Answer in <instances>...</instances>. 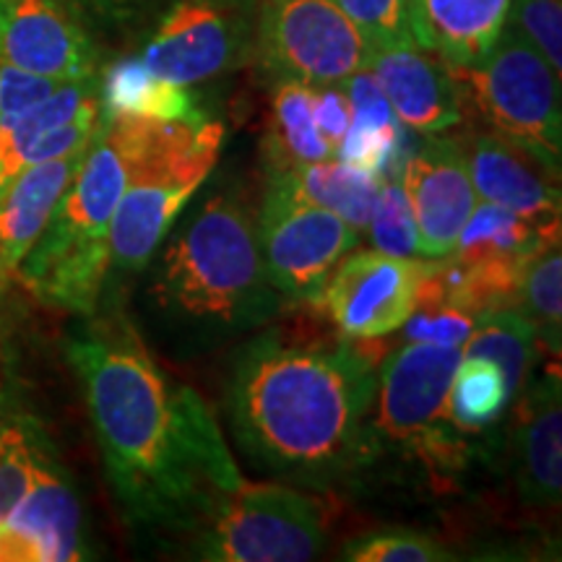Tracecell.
Masks as SVG:
<instances>
[{
	"instance_id": "6da1fadb",
	"label": "cell",
	"mask_w": 562,
	"mask_h": 562,
	"mask_svg": "<svg viewBox=\"0 0 562 562\" xmlns=\"http://www.w3.org/2000/svg\"><path fill=\"white\" fill-rule=\"evenodd\" d=\"M66 355L128 524L191 537L245 480L214 412L161 370L125 318L91 323Z\"/></svg>"
},
{
	"instance_id": "7a4b0ae2",
	"label": "cell",
	"mask_w": 562,
	"mask_h": 562,
	"mask_svg": "<svg viewBox=\"0 0 562 562\" xmlns=\"http://www.w3.org/2000/svg\"><path fill=\"white\" fill-rule=\"evenodd\" d=\"M378 357L362 344L263 336L240 351L227 385L237 446L279 480L334 487L370 463Z\"/></svg>"
},
{
	"instance_id": "3957f363",
	"label": "cell",
	"mask_w": 562,
	"mask_h": 562,
	"mask_svg": "<svg viewBox=\"0 0 562 562\" xmlns=\"http://www.w3.org/2000/svg\"><path fill=\"white\" fill-rule=\"evenodd\" d=\"M151 117L102 115L87 157L16 277L34 297L91 315L110 273V224L149 136Z\"/></svg>"
},
{
	"instance_id": "277c9868",
	"label": "cell",
	"mask_w": 562,
	"mask_h": 562,
	"mask_svg": "<svg viewBox=\"0 0 562 562\" xmlns=\"http://www.w3.org/2000/svg\"><path fill=\"white\" fill-rule=\"evenodd\" d=\"M159 305L175 318L220 331L261 326L284 305L266 273L258 220L235 195H211L167 245Z\"/></svg>"
},
{
	"instance_id": "5b68a950",
	"label": "cell",
	"mask_w": 562,
	"mask_h": 562,
	"mask_svg": "<svg viewBox=\"0 0 562 562\" xmlns=\"http://www.w3.org/2000/svg\"><path fill=\"white\" fill-rule=\"evenodd\" d=\"M220 121H151L110 224V266L138 271L220 161Z\"/></svg>"
},
{
	"instance_id": "8992f818",
	"label": "cell",
	"mask_w": 562,
	"mask_h": 562,
	"mask_svg": "<svg viewBox=\"0 0 562 562\" xmlns=\"http://www.w3.org/2000/svg\"><path fill=\"white\" fill-rule=\"evenodd\" d=\"M461 362V347L414 341L398 347L378 375L370 414V461L396 453L419 461L442 482L461 474L472 459V442L448 412V391Z\"/></svg>"
},
{
	"instance_id": "52a82bcc",
	"label": "cell",
	"mask_w": 562,
	"mask_h": 562,
	"mask_svg": "<svg viewBox=\"0 0 562 562\" xmlns=\"http://www.w3.org/2000/svg\"><path fill=\"white\" fill-rule=\"evenodd\" d=\"M463 110H472L484 131L513 140L560 175L562 112L560 74L544 55L508 24L492 50L472 66H451Z\"/></svg>"
},
{
	"instance_id": "ba28073f",
	"label": "cell",
	"mask_w": 562,
	"mask_h": 562,
	"mask_svg": "<svg viewBox=\"0 0 562 562\" xmlns=\"http://www.w3.org/2000/svg\"><path fill=\"white\" fill-rule=\"evenodd\" d=\"M326 544L323 505L284 484L243 480L191 533L211 562H305Z\"/></svg>"
},
{
	"instance_id": "9c48e42d",
	"label": "cell",
	"mask_w": 562,
	"mask_h": 562,
	"mask_svg": "<svg viewBox=\"0 0 562 562\" xmlns=\"http://www.w3.org/2000/svg\"><path fill=\"white\" fill-rule=\"evenodd\" d=\"M372 47L334 0H261L252 60L273 81L347 83Z\"/></svg>"
},
{
	"instance_id": "30bf717a",
	"label": "cell",
	"mask_w": 562,
	"mask_h": 562,
	"mask_svg": "<svg viewBox=\"0 0 562 562\" xmlns=\"http://www.w3.org/2000/svg\"><path fill=\"white\" fill-rule=\"evenodd\" d=\"M261 0H175L140 60L161 79L195 87L248 66Z\"/></svg>"
},
{
	"instance_id": "8fae6325",
	"label": "cell",
	"mask_w": 562,
	"mask_h": 562,
	"mask_svg": "<svg viewBox=\"0 0 562 562\" xmlns=\"http://www.w3.org/2000/svg\"><path fill=\"white\" fill-rule=\"evenodd\" d=\"M360 237L331 211L290 199L271 186L266 191L258 240L266 273L284 302H318L323 284Z\"/></svg>"
},
{
	"instance_id": "7c38bea8",
	"label": "cell",
	"mask_w": 562,
	"mask_h": 562,
	"mask_svg": "<svg viewBox=\"0 0 562 562\" xmlns=\"http://www.w3.org/2000/svg\"><path fill=\"white\" fill-rule=\"evenodd\" d=\"M427 258H398L383 250L344 256L323 284L328 318L355 341L381 339L398 331L417 311L419 281Z\"/></svg>"
},
{
	"instance_id": "4fadbf2b",
	"label": "cell",
	"mask_w": 562,
	"mask_h": 562,
	"mask_svg": "<svg viewBox=\"0 0 562 562\" xmlns=\"http://www.w3.org/2000/svg\"><path fill=\"white\" fill-rule=\"evenodd\" d=\"M87 558L81 505L66 472L40 432L34 482L0 526V562H66Z\"/></svg>"
},
{
	"instance_id": "5bb4252c",
	"label": "cell",
	"mask_w": 562,
	"mask_h": 562,
	"mask_svg": "<svg viewBox=\"0 0 562 562\" xmlns=\"http://www.w3.org/2000/svg\"><path fill=\"white\" fill-rule=\"evenodd\" d=\"M0 60L55 81L97 76V47L60 0H0Z\"/></svg>"
},
{
	"instance_id": "9a60e30c",
	"label": "cell",
	"mask_w": 562,
	"mask_h": 562,
	"mask_svg": "<svg viewBox=\"0 0 562 562\" xmlns=\"http://www.w3.org/2000/svg\"><path fill=\"white\" fill-rule=\"evenodd\" d=\"M398 186L417 224L419 256H448L480 201L469 178L463 146L432 133L409 159H404Z\"/></svg>"
},
{
	"instance_id": "2e32d148",
	"label": "cell",
	"mask_w": 562,
	"mask_h": 562,
	"mask_svg": "<svg viewBox=\"0 0 562 562\" xmlns=\"http://www.w3.org/2000/svg\"><path fill=\"white\" fill-rule=\"evenodd\" d=\"M368 70L381 83L393 115L404 128L432 136L463 121L461 94L451 68L417 42L372 50Z\"/></svg>"
},
{
	"instance_id": "e0dca14e",
	"label": "cell",
	"mask_w": 562,
	"mask_h": 562,
	"mask_svg": "<svg viewBox=\"0 0 562 562\" xmlns=\"http://www.w3.org/2000/svg\"><path fill=\"white\" fill-rule=\"evenodd\" d=\"M463 159L482 201L510 209L539 227H560V175L521 146L492 131H476L463 146Z\"/></svg>"
},
{
	"instance_id": "ac0fdd59",
	"label": "cell",
	"mask_w": 562,
	"mask_h": 562,
	"mask_svg": "<svg viewBox=\"0 0 562 562\" xmlns=\"http://www.w3.org/2000/svg\"><path fill=\"white\" fill-rule=\"evenodd\" d=\"M516 417V480L529 505L554 508L562 495V398L560 372L547 370L524 385Z\"/></svg>"
},
{
	"instance_id": "d6986e66",
	"label": "cell",
	"mask_w": 562,
	"mask_h": 562,
	"mask_svg": "<svg viewBox=\"0 0 562 562\" xmlns=\"http://www.w3.org/2000/svg\"><path fill=\"white\" fill-rule=\"evenodd\" d=\"M87 149L89 146H83L66 157L26 167L0 195V281L16 277L19 263L40 240Z\"/></svg>"
},
{
	"instance_id": "ffe728a7",
	"label": "cell",
	"mask_w": 562,
	"mask_h": 562,
	"mask_svg": "<svg viewBox=\"0 0 562 562\" xmlns=\"http://www.w3.org/2000/svg\"><path fill=\"white\" fill-rule=\"evenodd\" d=\"M508 9L510 0H412L414 40L451 66H472L503 34Z\"/></svg>"
},
{
	"instance_id": "44dd1931",
	"label": "cell",
	"mask_w": 562,
	"mask_h": 562,
	"mask_svg": "<svg viewBox=\"0 0 562 562\" xmlns=\"http://www.w3.org/2000/svg\"><path fill=\"white\" fill-rule=\"evenodd\" d=\"M269 186L290 199L331 211L362 235L372 220L383 180L344 159H326L269 175Z\"/></svg>"
},
{
	"instance_id": "7402d4cb",
	"label": "cell",
	"mask_w": 562,
	"mask_h": 562,
	"mask_svg": "<svg viewBox=\"0 0 562 562\" xmlns=\"http://www.w3.org/2000/svg\"><path fill=\"white\" fill-rule=\"evenodd\" d=\"M102 115L151 117V121H206L191 87H180L151 74L140 58H125L110 66L100 81Z\"/></svg>"
},
{
	"instance_id": "603a6c76",
	"label": "cell",
	"mask_w": 562,
	"mask_h": 562,
	"mask_svg": "<svg viewBox=\"0 0 562 562\" xmlns=\"http://www.w3.org/2000/svg\"><path fill=\"white\" fill-rule=\"evenodd\" d=\"M269 175L294 170L300 165L336 159L323 140L313 117L311 87L302 81L281 79L273 83L269 128L263 140Z\"/></svg>"
},
{
	"instance_id": "cb8c5ba5",
	"label": "cell",
	"mask_w": 562,
	"mask_h": 562,
	"mask_svg": "<svg viewBox=\"0 0 562 562\" xmlns=\"http://www.w3.org/2000/svg\"><path fill=\"white\" fill-rule=\"evenodd\" d=\"M537 331L518 307L484 313L474 321L472 334L463 341L461 357H482L505 372L513 396L531 381L539 357Z\"/></svg>"
},
{
	"instance_id": "d4e9b609",
	"label": "cell",
	"mask_w": 562,
	"mask_h": 562,
	"mask_svg": "<svg viewBox=\"0 0 562 562\" xmlns=\"http://www.w3.org/2000/svg\"><path fill=\"white\" fill-rule=\"evenodd\" d=\"M510 398L513 391L505 381V372L495 362L482 357H461L448 391V412L459 430L476 432L495 425Z\"/></svg>"
},
{
	"instance_id": "484cf974",
	"label": "cell",
	"mask_w": 562,
	"mask_h": 562,
	"mask_svg": "<svg viewBox=\"0 0 562 562\" xmlns=\"http://www.w3.org/2000/svg\"><path fill=\"white\" fill-rule=\"evenodd\" d=\"M521 311L537 331L542 347H550L554 355L562 341V252L560 240L544 245L526 266L521 297Z\"/></svg>"
},
{
	"instance_id": "4316f807",
	"label": "cell",
	"mask_w": 562,
	"mask_h": 562,
	"mask_svg": "<svg viewBox=\"0 0 562 562\" xmlns=\"http://www.w3.org/2000/svg\"><path fill=\"white\" fill-rule=\"evenodd\" d=\"M40 432L30 419L0 422V526L9 521L32 487Z\"/></svg>"
},
{
	"instance_id": "83f0119b",
	"label": "cell",
	"mask_w": 562,
	"mask_h": 562,
	"mask_svg": "<svg viewBox=\"0 0 562 562\" xmlns=\"http://www.w3.org/2000/svg\"><path fill=\"white\" fill-rule=\"evenodd\" d=\"M364 232L370 235V243L375 250L398 258H422L417 224H414L409 201H406L396 178L383 180L375 211H372V220Z\"/></svg>"
},
{
	"instance_id": "f1b7e54d",
	"label": "cell",
	"mask_w": 562,
	"mask_h": 562,
	"mask_svg": "<svg viewBox=\"0 0 562 562\" xmlns=\"http://www.w3.org/2000/svg\"><path fill=\"white\" fill-rule=\"evenodd\" d=\"M334 3L347 13L372 50L417 42L412 30V0H334Z\"/></svg>"
},
{
	"instance_id": "f546056e",
	"label": "cell",
	"mask_w": 562,
	"mask_h": 562,
	"mask_svg": "<svg viewBox=\"0 0 562 562\" xmlns=\"http://www.w3.org/2000/svg\"><path fill=\"white\" fill-rule=\"evenodd\" d=\"M344 558L351 562H442L453 554L427 533L391 529L364 533L349 542L344 547Z\"/></svg>"
},
{
	"instance_id": "4dcf8cb0",
	"label": "cell",
	"mask_w": 562,
	"mask_h": 562,
	"mask_svg": "<svg viewBox=\"0 0 562 562\" xmlns=\"http://www.w3.org/2000/svg\"><path fill=\"white\" fill-rule=\"evenodd\" d=\"M510 30L531 42L554 74H562V5L560 0H510Z\"/></svg>"
},
{
	"instance_id": "1f68e13d",
	"label": "cell",
	"mask_w": 562,
	"mask_h": 562,
	"mask_svg": "<svg viewBox=\"0 0 562 562\" xmlns=\"http://www.w3.org/2000/svg\"><path fill=\"white\" fill-rule=\"evenodd\" d=\"M474 315L446 305V302H419L412 318L404 323V341L442 344V347H463L474 328Z\"/></svg>"
},
{
	"instance_id": "d6a6232c",
	"label": "cell",
	"mask_w": 562,
	"mask_h": 562,
	"mask_svg": "<svg viewBox=\"0 0 562 562\" xmlns=\"http://www.w3.org/2000/svg\"><path fill=\"white\" fill-rule=\"evenodd\" d=\"M63 81L45 79V76L26 74L0 60V131L11 128L24 112L53 94Z\"/></svg>"
},
{
	"instance_id": "836d02e7",
	"label": "cell",
	"mask_w": 562,
	"mask_h": 562,
	"mask_svg": "<svg viewBox=\"0 0 562 562\" xmlns=\"http://www.w3.org/2000/svg\"><path fill=\"white\" fill-rule=\"evenodd\" d=\"M313 117L318 133L331 146L334 157L339 154L344 138L351 128V102L344 83H326V87H311Z\"/></svg>"
},
{
	"instance_id": "e575fe53",
	"label": "cell",
	"mask_w": 562,
	"mask_h": 562,
	"mask_svg": "<svg viewBox=\"0 0 562 562\" xmlns=\"http://www.w3.org/2000/svg\"><path fill=\"white\" fill-rule=\"evenodd\" d=\"M60 3L70 5L74 11H76V5H79V3H91V5H97V9L115 13V16H117V13H128V11L136 9L140 0H60Z\"/></svg>"
}]
</instances>
